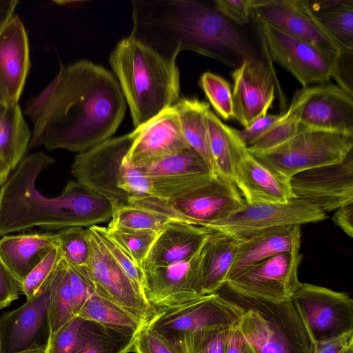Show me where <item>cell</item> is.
I'll use <instances>...</instances> for the list:
<instances>
[{
	"label": "cell",
	"instance_id": "cell-1",
	"mask_svg": "<svg viewBox=\"0 0 353 353\" xmlns=\"http://www.w3.org/2000/svg\"><path fill=\"white\" fill-rule=\"evenodd\" d=\"M126 101L115 76L88 60L60 64L53 79L27 103L33 125L27 152L44 146L83 152L110 139L122 122Z\"/></svg>",
	"mask_w": 353,
	"mask_h": 353
},
{
	"label": "cell",
	"instance_id": "cell-2",
	"mask_svg": "<svg viewBox=\"0 0 353 353\" xmlns=\"http://www.w3.org/2000/svg\"><path fill=\"white\" fill-rule=\"evenodd\" d=\"M131 34L163 55L192 51L233 70L259 57L245 34L214 7L195 0L133 1Z\"/></svg>",
	"mask_w": 353,
	"mask_h": 353
},
{
	"label": "cell",
	"instance_id": "cell-3",
	"mask_svg": "<svg viewBox=\"0 0 353 353\" xmlns=\"http://www.w3.org/2000/svg\"><path fill=\"white\" fill-rule=\"evenodd\" d=\"M54 160L42 152L21 161L0 188V236L34 227L47 230L85 227L112 219L114 205L77 181H70L57 197L36 188L39 174Z\"/></svg>",
	"mask_w": 353,
	"mask_h": 353
},
{
	"label": "cell",
	"instance_id": "cell-4",
	"mask_svg": "<svg viewBox=\"0 0 353 353\" xmlns=\"http://www.w3.org/2000/svg\"><path fill=\"white\" fill-rule=\"evenodd\" d=\"M176 58L168 57L132 34L122 39L110 56L134 129L173 107L180 96Z\"/></svg>",
	"mask_w": 353,
	"mask_h": 353
},
{
	"label": "cell",
	"instance_id": "cell-5",
	"mask_svg": "<svg viewBox=\"0 0 353 353\" xmlns=\"http://www.w3.org/2000/svg\"><path fill=\"white\" fill-rule=\"evenodd\" d=\"M238 305V327L256 353H314L315 342L291 299L273 301L225 281L215 292Z\"/></svg>",
	"mask_w": 353,
	"mask_h": 353
},
{
	"label": "cell",
	"instance_id": "cell-6",
	"mask_svg": "<svg viewBox=\"0 0 353 353\" xmlns=\"http://www.w3.org/2000/svg\"><path fill=\"white\" fill-rule=\"evenodd\" d=\"M128 204L162 214L170 220L206 227L226 219L243 207L235 185L216 173L205 174L185 194L170 200L151 196L130 197Z\"/></svg>",
	"mask_w": 353,
	"mask_h": 353
},
{
	"label": "cell",
	"instance_id": "cell-7",
	"mask_svg": "<svg viewBox=\"0 0 353 353\" xmlns=\"http://www.w3.org/2000/svg\"><path fill=\"white\" fill-rule=\"evenodd\" d=\"M242 314L238 305L214 293L159 311L145 325L177 353H186L192 335L212 327L232 326Z\"/></svg>",
	"mask_w": 353,
	"mask_h": 353
},
{
	"label": "cell",
	"instance_id": "cell-8",
	"mask_svg": "<svg viewBox=\"0 0 353 353\" xmlns=\"http://www.w3.org/2000/svg\"><path fill=\"white\" fill-rule=\"evenodd\" d=\"M352 149L353 134L299 128L298 133L285 143L253 155L290 179L307 170L339 163Z\"/></svg>",
	"mask_w": 353,
	"mask_h": 353
},
{
	"label": "cell",
	"instance_id": "cell-9",
	"mask_svg": "<svg viewBox=\"0 0 353 353\" xmlns=\"http://www.w3.org/2000/svg\"><path fill=\"white\" fill-rule=\"evenodd\" d=\"M263 45L271 59L289 71L303 88L330 83L352 93L341 77L340 61L330 59L309 43L269 24L256 22Z\"/></svg>",
	"mask_w": 353,
	"mask_h": 353
},
{
	"label": "cell",
	"instance_id": "cell-10",
	"mask_svg": "<svg viewBox=\"0 0 353 353\" xmlns=\"http://www.w3.org/2000/svg\"><path fill=\"white\" fill-rule=\"evenodd\" d=\"M135 132L111 137L74 158L71 172L77 181L109 199L115 208L128 204L129 195L121 189L125 169L124 158L134 139Z\"/></svg>",
	"mask_w": 353,
	"mask_h": 353
},
{
	"label": "cell",
	"instance_id": "cell-11",
	"mask_svg": "<svg viewBox=\"0 0 353 353\" xmlns=\"http://www.w3.org/2000/svg\"><path fill=\"white\" fill-rule=\"evenodd\" d=\"M290 299L314 342L353 331V301L346 293L300 283Z\"/></svg>",
	"mask_w": 353,
	"mask_h": 353
},
{
	"label": "cell",
	"instance_id": "cell-12",
	"mask_svg": "<svg viewBox=\"0 0 353 353\" xmlns=\"http://www.w3.org/2000/svg\"><path fill=\"white\" fill-rule=\"evenodd\" d=\"M327 214L315 205L293 198L285 203L248 205L221 221L205 227L211 232L235 239L272 228L300 225L327 219Z\"/></svg>",
	"mask_w": 353,
	"mask_h": 353
},
{
	"label": "cell",
	"instance_id": "cell-13",
	"mask_svg": "<svg viewBox=\"0 0 353 353\" xmlns=\"http://www.w3.org/2000/svg\"><path fill=\"white\" fill-rule=\"evenodd\" d=\"M88 229L91 253L84 268L95 290L145 325L154 316L155 310L145 299L141 288L112 258L97 234Z\"/></svg>",
	"mask_w": 353,
	"mask_h": 353
},
{
	"label": "cell",
	"instance_id": "cell-14",
	"mask_svg": "<svg viewBox=\"0 0 353 353\" xmlns=\"http://www.w3.org/2000/svg\"><path fill=\"white\" fill-rule=\"evenodd\" d=\"M252 19L269 24L314 47L326 57L343 56L310 12L305 0H252Z\"/></svg>",
	"mask_w": 353,
	"mask_h": 353
},
{
	"label": "cell",
	"instance_id": "cell-15",
	"mask_svg": "<svg viewBox=\"0 0 353 353\" xmlns=\"http://www.w3.org/2000/svg\"><path fill=\"white\" fill-rule=\"evenodd\" d=\"M51 278L39 293L1 316L0 353L47 350L51 337L48 316Z\"/></svg>",
	"mask_w": 353,
	"mask_h": 353
},
{
	"label": "cell",
	"instance_id": "cell-16",
	"mask_svg": "<svg viewBox=\"0 0 353 353\" xmlns=\"http://www.w3.org/2000/svg\"><path fill=\"white\" fill-rule=\"evenodd\" d=\"M201 259L202 248L182 261L143 270V292L156 312L205 296Z\"/></svg>",
	"mask_w": 353,
	"mask_h": 353
},
{
	"label": "cell",
	"instance_id": "cell-17",
	"mask_svg": "<svg viewBox=\"0 0 353 353\" xmlns=\"http://www.w3.org/2000/svg\"><path fill=\"white\" fill-rule=\"evenodd\" d=\"M294 198L331 212L353 202V151L341 161L307 170L290 179Z\"/></svg>",
	"mask_w": 353,
	"mask_h": 353
},
{
	"label": "cell",
	"instance_id": "cell-18",
	"mask_svg": "<svg viewBox=\"0 0 353 353\" xmlns=\"http://www.w3.org/2000/svg\"><path fill=\"white\" fill-rule=\"evenodd\" d=\"M233 118L249 126L268 114L275 98L276 76L259 57L247 59L232 73Z\"/></svg>",
	"mask_w": 353,
	"mask_h": 353
},
{
	"label": "cell",
	"instance_id": "cell-19",
	"mask_svg": "<svg viewBox=\"0 0 353 353\" xmlns=\"http://www.w3.org/2000/svg\"><path fill=\"white\" fill-rule=\"evenodd\" d=\"M303 259L299 250L274 255L226 281L238 289L273 301L291 298L300 284L298 270Z\"/></svg>",
	"mask_w": 353,
	"mask_h": 353
},
{
	"label": "cell",
	"instance_id": "cell-20",
	"mask_svg": "<svg viewBox=\"0 0 353 353\" xmlns=\"http://www.w3.org/2000/svg\"><path fill=\"white\" fill-rule=\"evenodd\" d=\"M135 139L124 163L142 168L189 148L174 105L134 130Z\"/></svg>",
	"mask_w": 353,
	"mask_h": 353
},
{
	"label": "cell",
	"instance_id": "cell-21",
	"mask_svg": "<svg viewBox=\"0 0 353 353\" xmlns=\"http://www.w3.org/2000/svg\"><path fill=\"white\" fill-rule=\"evenodd\" d=\"M300 128L353 134V94L331 83L314 85L301 112Z\"/></svg>",
	"mask_w": 353,
	"mask_h": 353
},
{
	"label": "cell",
	"instance_id": "cell-22",
	"mask_svg": "<svg viewBox=\"0 0 353 353\" xmlns=\"http://www.w3.org/2000/svg\"><path fill=\"white\" fill-rule=\"evenodd\" d=\"M233 183L248 205L285 203L294 198L290 178L242 149Z\"/></svg>",
	"mask_w": 353,
	"mask_h": 353
},
{
	"label": "cell",
	"instance_id": "cell-23",
	"mask_svg": "<svg viewBox=\"0 0 353 353\" xmlns=\"http://www.w3.org/2000/svg\"><path fill=\"white\" fill-rule=\"evenodd\" d=\"M30 66L27 32L14 15L0 31V82L9 105L18 103Z\"/></svg>",
	"mask_w": 353,
	"mask_h": 353
},
{
	"label": "cell",
	"instance_id": "cell-24",
	"mask_svg": "<svg viewBox=\"0 0 353 353\" xmlns=\"http://www.w3.org/2000/svg\"><path fill=\"white\" fill-rule=\"evenodd\" d=\"M211 234L206 228L171 220L158 233L141 268L166 266L196 254Z\"/></svg>",
	"mask_w": 353,
	"mask_h": 353
},
{
	"label": "cell",
	"instance_id": "cell-25",
	"mask_svg": "<svg viewBox=\"0 0 353 353\" xmlns=\"http://www.w3.org/2000/svg\"><path fill=\"white\" fill-rule=\"evenodd\" d=\"M300 245V225L265 229L238 239L236 258L227 281L274 255L299 250Z\"/></svg>",
	"mask_w": 353,
	"mask_h": 353
},
{
	"label": "cell",
	"instance_id": "cell-26",
	"mask_svg": "<svg viewBox=\"0 0 353 353\" xmlns=\"http://www.w3.org/2000/svg\"><path fill=\"white\" fill-rule=\"evenodd\" d=\"M57 243V233L49 232L7 234L0 239V255L20 285Z\"/></svg>",
	"mask_w": 353,
	"mask_h": 353
},
{
	"label": "cell",
	"instance_id": "cell-27",
	"mask_svg": "<svg viewBox=\"0 0 353 353\" xmlns=\"http://www.w3.org/2000/svg\"><path fill=\"white\" fill-rule=\"evenodd\" d=\"M30 139L19 103L6 106L0 120V187L23 159Z\"/></svg>",
	"mask_w": 353,
	"mask_h": 353
},
{
	"label": "cell",
	"instance_id": "cell-28",
	"mask_svg": "<svg viewBox=\"0 0 353 353\" xmlns=\"http://www.w3.org/2000/svg\"><path fill=\"white\" fill-rule=\"evenodd\" d=\"M238 249V239L211 232L202 248L201 271L203 295L215 293L227 281Z\"/></svg>",
	"mask_w": 353,
	"mask_h": 353
},
{
	"label": "cell",
	"instance_id": "cell-29",
	"mask_svg": "<svg viewBox=\"0 0 353 353\" xmlns=\"http://www.w3.org/2000/svg\"><path fill=\"white\" fill-rule=\"evenodd\" d=\"M314 18L343 54L353 53V0H305Z\"/></svg>",
	"mask_w": 353,
	"mask_h": 353
},
{
	"label": "cell",
	"instance_id": "cell-30",
	"mask_svg": "<svg viewBox=\"0 0 353 353\" xmlns=\"http://www.w3.org/2000/svg\"><path fill=\"white\" fill-rule=\"evenodd\" d=\"M174 107L187 143L203 159L210 172L216 173L209 141V103L197 99L181 98Z\"/></svg>",
	"mask_w": 353,
	"mask_h": 353
},
{
	"label": "cell",
	"instance_id": "cell-31",
	"mask_svg": "<svg viewBox=\"0 0 353 353\" xmlns=\"http://www.w3.org/2000/svg\"><path fill=\"white\" fill-rule=\"evenodd\" d=\"M208 127L215 172L233 183L240 153L246 146L239 139L236 130L223 123L211 110L208 114Z\"/></svg>",
	"mask_w": 353,
	"mask_h": 353
},
{
	"label": "cell",
	"instance_id": "cell-32",
	"mask_svg": "<svg viewBox=\"0 0 353 353\" xmlns=\"http://www.w3.org/2000/svg\"><path fill=\"white\" fill-rule=\"evenodd\" d=\"M314 85L297 90L292 101L280 118L257 141L247 148L252 154H259L272 149L294 137L300 128L301 112L303 106L312 92Z\"/></svg>",
	"mask_w": 353,
	"mask_h": 353
},
{
	"label": "cell",
	"instance_id": "cell-33",
	"mask_svg": "<svg viewBox=\"0 0 353 353\" xmlns=\"http://www.w3.org/2000/svg\"><path fill=\"white\" fill-rule=\"evenodd\" d=\"M75 316L68 264L62 257L50 281L48 316L51 336Z\"/></svg>",
	"mask_w": 353,
	"mask_h": 353
},
{
	"label": "cell",
	"instance_id": "cell-34",
	"mask_svg": "<svg viewBox=\"0 0 353 353\" xmlns=\"http://www.w3.org/2000/svg\"><path fill=\"white\" fill-rule=\"evenodd\" d=\"M79 316L108 327L137 332L144 325L96 290L82 305Z\"/></svg>",
	"mask_w": 353,
	"mask_h": 353
},
{
	"label": "cell",
	"instance_id": "cell-35",
	"mask_svg": "<svg viewBox=\"0 0 353 353\" xmlns=\"http://www.w3.org/2000/svg\"><path fill=\"white\" fill-rule=\"evenodd\" d=\"M139 169L149 178L212 173L203 159L190 147Z\"/></svg>",
	"mask_w": 353,
	"mask_h": 353
},
{
	"label": "cell",
	"instance_id": "cell-36",
	"mask_svg": "<svg viewBox=\"0 0 353 353\" xmlns=\"http://www.w3.org/2000/svg\"><path fill=\"white\" fill-rule=\"evenodd\" d=\"M76 315L53 334L46 353H74L101 326Z\"/></svg>",
	"mask_w": 353,
	"mask_h": 353
},
{
	"label": "cell",
	"instance_id": "cell-37",
	"mask_svg": "<svg viewBox=\"0 0 353 353\" xmlns=\"http://www.w3.org/2000/svg\"><path fill=\"white\" fill-rule=\"evenodd\" d=\"M171 220L154 212L130 204L117 206L107 228L152 230L159 232Z\"/></svg>",
	"mask_w": 353,
	"mask_h": 353
},
{
	"label": "cell",
	"instance_id": "cell-38",
	"mask_svg": "<svg viewBox=\"0 0 353 353\" xmlns=\"http://www.w3.org/2000/svg\"><path fill=\"white\" fill-rule=\"evenodd\" d=\"M137 332L101 325L74 353H128L133 350Z\"/></svg>",
	"mask_w": 353,
	"mask_h": 353
},
{
	"label": "cell",
	"instance_id": "cell-39",
	"mask_svg": "<svg viewBox=\"0 0 353 353\" xmlns=\"http://www.w3.org/2000/svg\"><path fill=\"white\" fill-rule=\"evenodd\" d=\"M57 235L62 257L72 265L85 267L91 253L88 229L70 227L59 230Z\"/></svg>",
	"mask_w": 353,
	"mask_h": 353
},
{
	"label": "cell",
	"instance_id": "cell-40",
	"mask_svg": "<svg viewBox=\"0 0 353 353\" xmlns=\"http://www.w3.org/2000/svg\"><path fill=\"white\" fill-rule=\"evenodd\" d=\"M106 228L110 236L128 254L134 263L141 268L159 232L143 230Z\"/></svg>",
	"mask_w": 353,
	"mask_h": 353
},
{
	"label": "cell",
	"instance_id": "cell-41",
	"mask_svg": "<svg viewBox=\"0 0 353 353\" xmlns=\"http://www.w3.org/2000/svg\"><path fill=\"white\" fill-rule=\"evenodd\" d=\"M199 83L216 112L224 120L233 117L232 94L229 83L210 72H204Z\"/></svg>",
	"mask_w": 353,
	"mask_h": 353
},
{
	"label": "cell",
	"instance_id": "cell-42",
	"mask_svg": "<svg viewBox=\"0 0 353 353\" xmlns=\"http://www.w3.org/2000/svg\"><path fill=\"white\" fill-rule=\"evenodd\" d=\"M62 258L58 243L30 271L20 284L21 292L30 299L44 288Z\"/></svg>",
	"mask_w": 353,
	"mask_h": 353
},
{
	"label": "cell",
	"instance_id": "cell-43",
	"mask_svg": "<svg viewBox=\"0 0 353 353\" xmlns=\"http://www.w3.org/2000/svg\"><path fill=\"white\" fill-rule=\"evenodd\" d=\"M232 326L212 327L194 334L186 344L185 352L226 353Z\"/></svg>",
	"mask_w": 353,
	"mask_h": 353
},
{
	"label": "cell",
	"instance_id": "cell-44",
	"mask_svg": "<svg viewBox=\"0 0 353 353\" xmlns=\"http://www.w3.org/2000/svg\"><path fill=\"white\" fill-rule=\"evenodd\" d=\"M89 228L97 234L112 258L143 291V270L137 266L128 254L110 236L105 227L94 225Z\"/></svg>",
	"mask_w": 353,
	"mask_h": 353
},
{
	"label": "cell",
	"instance_id": "cell-45",
	"mask_svg": "<svg viewBox=\"0 0 353 353\" xmlns=\"http://www.w3.org/2000/svg\"><path fill=\"white\" fill-rule=\"evenodd\" d=\"M68 264L75 312L77 315L83 303L94 292L95 287L84 267H77L68 263Z\"/></svg>",
	"mask_w": 353,
	"mask_h": 353
},
{
	"label": "cell",
	"instance_id": "cell-46",
	"mask_svg": "<svg viewBox=\"0 0 353 353\" xmlns=\"http://www.w3.org/2000/svg\"><path fill=\"white\" fill-rule=\"evenodd\" d=\"M252 0H214V8L232 23L242 26L250 23Z\"/></svg>",
	"mask_w": 353,
	"mask_h": 353
},
{
	"label": "cell",
	"instance_id": "cell-47",
	"mask_svg": "<svg viewBox=\"0 0 353 353\" xmlns=\"http://www.w3.org/2000/svg\"><path fill=\"white\" fill-rule=\"evenodd\" d=\"M132 351L136 353H177L145 325L137 333Z\"/></svg>",
	"mask_w": 353,
	"mask_h": 353
},
{
	"label": "cell",
	"instance_id": "cell-48",
	"mask_svg": "<svg viewBox=\"0 0 353 353\" xmlns=\"http://www.w3.org/2000/svg\"><path fill=\"white\" fill-rule=\"evenodd\" d=\"M280 114H267L254 121L249 126L236 133L243 143L248 148L261 138L280 118Z\"/></svg>",
	"mask_w": 353,
	"mask_h": 353
},
{
	"label": "cell",
	"instance_id": "cell-49",
	"mask_svg": "<svg viewBox=\"0 0 353 353\" xmlns=\"http://www.w3.org/2000/svg\"><path fill=\"white\" fill-rule=\"evenodd\" d=\"M21 292L20 285L0 255V310L17 299Z\"/></svg>",
	"mask_w": 353,
	"mask_h": 353
},
{
	"label": "cell",
	"instance_id": "cell-50",
	"mask_svg": "<svg viewBox=\"0 0 353 353\" xmlns=\"http://www.w3.org/2000/svg\"><path fill=\"white\" fill-rule=\"evenodd\" d=\"M351 346H353V331L315 342L314 353H342Z\"/></svg>",
	"mask_w": 353,
	"mask_h": 353
},
{
	"label": "cell",
	"instance_id": "cell-51",
	"mask_svg": "<svg viewBox=\"0 0 353 353\" xmlns=\"http://www.w3.org/2000/svg\"><path fill=\"white\" fill-rule=\"evenodd\" d=\"M226 353H256L241 333L237 323L230 327Z\"/></svg>",
	"mask_w": 353,
	"mask_h": 353
},
{
	"label": "cell",
	"instance_id": "cell-52",
	"mask_svg": "<svg viewBox=\"0 0 353 353\" xmlns=\"http://www.w3.org/2000/svg\"><path fill=\"white\" fill-rule=\"evenodd\" d=\"M332 218L334 223L347 236H353V202L336 210Z\"/></svg>",
	"mask_w": 353,
	"mask_h": 353
},
{
	"label": "cell",
	"instance_id": "cell-53",
	"mask_svg": "<svg viewBox=\"0 0 353 353\" xmlns=\"http://www.w3.org/2000/svg\"><path fill=\"white\" fill-rule=\"evenodd\" d=\"M19 3L18 0H0V31L14 16Z\"/></svg>",
	"mask_w": 353,
	"mask_h": 353
},
{
	"label": "cell",
	"instance_id": "cell-54",
	"mask_svg": "<svg viewBox=\"0 0 353 353\" xmlns=\"http://www.w3.org/2000/svg\"><path fill=\"white\" fill-rule=\"evenodd\" d=\"M9 105L5 90L0 82V106L6 107Z\"/></svg>",
	"mask_w": 353,
	"mask_h": 353
},
{
	"label": "cell",
	"instance_id": "cell-55",
	"mask_svg": "<svg viewBox=\"0 0 353 353\" xmlns=\"http://www.w3.org/2000/svg\"><path fill=\"white\" fill-rule=\"evenodd\" d=\"M46 350H30V351L23 352H21V353H46Z\"/></svg>",
	"mask_w": 353,
	"mask_h": 353
},
{
	"label": "cell",
	"instance_id": "cell-56",
	"mask_svg": "<svg viewBox=\"0 0 353 353\" xmlns=\"http://www.w3.org/2000/svg\"><path fill=\"white\" fill-rule=\"evenodd\" d=\"M342 353H353V346L350 347Z\"/></svg>",
	"mask_w": 353,
	"mask_h": 353
},
{
	"label": "cell",
	"instance_id": "cell-57",
	"mask_svg": "<svg viewBox=\"0 0 353 353\" xmlns=\"http://www.w3.org/2000/svg\"><path fill=\"white\" fill-rule=\"evenodd\" d=\"M6 107H3V106H0V120L2 117V115H3V113L4 112V110H5Z\"/></svg>",
	"mask_w": 353,
	"mask_h": 353
}]
</instances>
